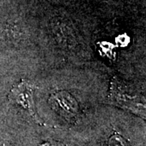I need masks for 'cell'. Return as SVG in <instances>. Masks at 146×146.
Instances as JSON below:
<instances>
[{"label": "cell", "instance_id": "obj_1", "mask_svg": "<svg viewBox=\"0 0 146 146\" xmlns=\"http://www.w3.org/2000/svg\"><path fill=\"white\" fill-rule=\"evenodd\" d=\"M9 99L12 102H16L26 109L29 114L37 120L33 102V89L29 84L25 81L19 84L11 91Z\"/></svg>", "mask_w": 146, "mask_h": 146}, {"label": "cell", "instance_id": "obj_2", "mask_svg": "<svg viewBox=\"0 0 146 146\" xmlns=\"http://www.w3.org/2000/svg\"><path fill=\"white\" fill-rule=\"evenodd\" d=\"M50 102L59 114L66 117H72L77 114L79 106L76 100L67 92H59L51 96Z\"/></svg>", "mask_w": 146, "mask_h": 146}, {"label": "cell", "instance_id": "obj_3", "mask_svg": "<svg viewBox=\"0 0 146 146\" xmlns=\"http://www.w3.org/2000/svg\"><path fill=\"white\" fill-rule=\"evenodd\" d=\"M0 146H11L7 142H5V141H3V142H1L0 143Z\"/></svg>", "mask_w": 146, "mask_h": 146}, {"label": "cell", "instance_id": "obj_4", "mask_svg": "<svg viewBox=\"0 0 146 146\" xmlns=\"http://www.w3.org/2000/svg\"><path fill=\"white\" fill-rule=\"evenodd\" d=\"M40 146H57V145H51L50 143H45V144H43L42 145Z\"/></svg>", "mask_w": 146, "mask_h": 146}]
</instances>
